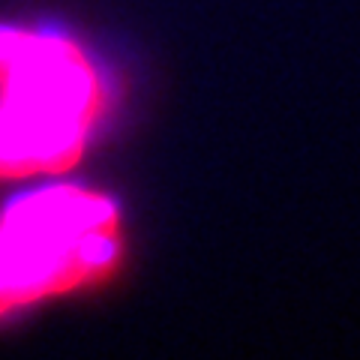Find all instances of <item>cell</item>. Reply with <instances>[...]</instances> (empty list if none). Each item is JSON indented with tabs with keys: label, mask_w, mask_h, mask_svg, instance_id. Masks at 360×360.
Listing matches in <instances>:
<instances>
[{
	"label": "cell",
	"mask_w": 360,
	"mask_h": 360,
	"mask_svg": "<svg viewBox=\"0 0 360 360\" xmlns=\"http://www.w3.org/2000/svg\"><path fill=\"white\" fill-rule=\"evenodd\" d=\"M115 201L75 186L42 189L0 217V315L103 279L117 262Z\"/></svg>",
	"instance_id": "cell-1"
},
{
	"label": "cell",
	"mask_w": 360,
	"mask_h": 360,
	"mask_svg": "<svg viewBox=\"0 0 360 360\" xmlns=\"http://www.w3.org/2000/svg\"><path fill=\"white\" fill-rule=\"evenodd\" d=\"M0 96L87 129H94L105 105L103 78L75 42L13 27H0Z\"/></svg>",
	"instance_id": "cell-2"
},
{
	"label": "cell",
	"mask_w": 360,
	"mask_h": 360,
	"mask_svg": "<svg viewBox=\"0 0 360 360\" xmlns=\"http://www.w3.org/2000/svg\"><path fill=\"white\" fill-rule=\"evenodd\" d=\"M87 132L90 129L75 120L4 103L0 105V177L63 172L78 162Z\"/></svg>",
	"instance_id": "cell-3"
}]
</instances>
